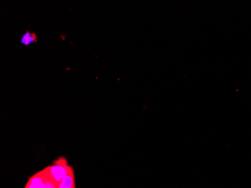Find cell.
<instances>
[{
    "label": "cell",
    "instance_id": "cell-4",
    "mask_svg": "<svg viewBox=\"0 0 251 188\" xmlns=\"http://www.w3.org/2000/svg\"><path fill=\"white\" fill-rule=\"evenodd\" d=\"M38 41L37 35L34 32H30L29 31H26L24 36L21 37V43L25 46L30 45L31 44L36 43Z\"/></svg>",
    "mask_w": 251,
    "mask_h": 188
},
{
    "label": "cell",
    "instance_id": "cell-3",
    "mask_svg": "<svg viewBox=\"0 0 251 188\" xmlns=\"http://www.w3.org/2000/svg\"><path fill=\"white\" fill-rule=\"evenodd\" d=\"M58 188H76L75 175L74 169L68 174L67 176L59 184Z\"/></svg>",
    "mask_w": 251,
    "mask_h": 188
},
{
    "label": "cell",
    "instance_id": "cell-2",
    "mask_svg": "<svg viewBox=\"0 0 251 188\" xmlns=\"http://www.w3.org/2000/svg\"><path fill=\"white\" fill-rule=\"evenodd\" d=\"M49 175L48 168L39 171L29 178L25 188H45V182Z\"/></svg>",
    "mask_w": 251,
    "mask_h": 188
},
{
    "label": "cell",
    "instance_id": "cell-1",
    "mask_svg": "<svg viewBox=\"0 0 251 188\" xmlns=\"http://www.w3.org/2000/svg\"><path fill=\"white\" fill-rule=\"evenodd\" d=\"M49 173L52 179L60 184L68 174L71 172L73 169V166H70L68 163L67 160L63 157H60L56 161H53V164L47 166Z\"/></svg>",
    "mask_w": 251,
    "mask_h": 188
}]
</instances>
